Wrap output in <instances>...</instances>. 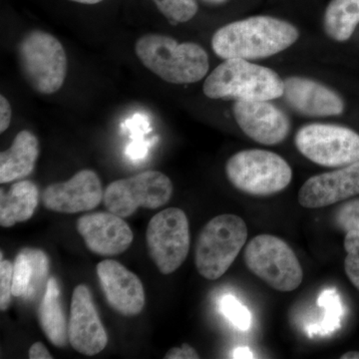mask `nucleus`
Wrapping results in <instances>:
<instances>
[{"label":"nucleus","mask_w":359,"mask_h":359,"mask_svg":"<svg viewBox=\"0 0 359 359\" xmlns=\"http://www.w3.org/2000/svg\"><path fill=\"white\" fill-rule=\"evenodd\" d=\"M297 28L271 16H252L219 28L212 48L219 57L257 60L285 51L299 39Z\"/></svg>","instance_id":"nucleus-1"},{"label":"nucleus","mask_w":359,"mask_h":359,"mask_svg":"<svg viewBox=\"0 0 359 359\" xmlns=\"http://www.w3.org/2000/svg\"><path fill=\"white\" fill-rule=\"evenodd\" d=\"M135 52L146 68L168 83H196L209 71V56L202 46L179 43L167 35H144L137 40Z\"/></svg>","instance_id":"nucleus-2"},{"label":"nucleus","mask_w":359,"mask_h":359,"mask_svg":"<svg viewBox=\"0 0 359 359\" xmlns=\"http://www.w3.org/2000/svg\"><path fill=\"white\" fill-rule=\"evenodd\" d=\"M203 91L211 99L271 101L283 95V80L271 68L241 58L224 59L205 80Z\"/></svg>","instance_id":"nucleus-3"},{"label":"nucleus","mask_w":359,"mask_h":359,"mask_svg":"<svg viewBox=\"0 0 359 359\" xmlns=\"http://www.w3.org/2000/svg\"><path fill=\"white\" fill-rule=\"evenodd\" d=\"M247 238V224L241 217L224 214L210 219L196 243L198 273L207 280H218L237 259Z\"/></svg>","instance_id":"nucleus-4"},{"label":"nucleus","mask_w":359,"mask_h":359,"mask_svg":"<svg viewBox=\"0 0 359 359\" xmlns=\"http://www.w3.org/2000/svg\"><path fill=\"white\" fill-rule=\"evenodd\" d=\"M18 54L21 72L34 91L50 95L61 89L67 76V56L55 36L32 30L20 40Z\"/></svg>","instance_id":"nucleus-5"},{"label":"nucleus","mask_w":359,"mask_h":359,"mask_svg":"<svg viewBox=\"0 0 359 359\" xmlns=\"http://www.w3.org/2000/svg\"><path fill=\"white\" fill-rule=\"evenodd\" d=\"M226 178L241 192L266 197L282 192L292 180V170L282 156L250 149L231 156L226 164Z\"/></svg>","instance_id":"nucleus-6"},{"label":"nucleus","mask_w":359,"mask_h":359,"mask_svg":"<svg viewBox=\"0 0 359 359\" xmlns=\"http://www.w3.org/2000/svg\"><path fill=\"white\" fill-rule=\"evenodd\" d=\"M247 268L278 292L297 290L304 278L302 264L287 243L273 235H259L245 247Z\"/></svg>","instance_id":"nucleus-7"},{"label":"nucleus","mask_w":359,"mask_h":359,"mask_svg":"<svg viewBox=\"0 0 359 359\" xmlns=\"http://www.w3.org/2000/svg\"><path fill=\"white\" fill-rule=\"evenodd\" d=\"M294 144L302 156L320 166L340 168L359 161V134L339 125H304L295 134Z\"/></svg>","instance_id":"nucleus-8"},{"label":"nucleus","mask_w":359,"mask_h":359,"mask_svg":"<svg viewBox=\"0 0 359 359\" xmlns=\"http://www.w3.org/2000/svg\"><path fill=\"white\" fill-rule=\"evenodd\" d=\"M173 183L159 171H145L112 182L104 192L108 211L128 218L138 208L155 210L166 205L173 195Z\"/></svg>","instance_id":"nucleus-9"},{"label":"nucleus","mask_w":359,"mask_h":359,"mask_svg":"<svg viewBox=\"0 0 359 359\" xmlns=\"http://www.w3.org/2000/svg\"><path fill=\"white\" fill-rule=\"evenodd\" d=\"M146 241L149 255L163 275H170L183 264L190 250V226L183 210L168 208L148 224Z\"/></svg>","instance_id":"nucleus-10"},{"label":"nucleus","mask_w":359,"mask_h":359,"mask_svg":"<svg viewBox=\"0 0 359 359\" xmlns=\"http://www.w3.org/2000/svg\"><path fill=\"white\" fill-rule=\"evenodd\" d=\"M68 339L75 351L89 356L100 353L108 344L91 292L85 285H77L73 292Z\"/></svg>","instance_id":"nucleus-11"},{"label":"nucleus","mask_w":359,"mask_h":359,"mask_svg":"<svg viewBox=\"0 0 359 359\" xmlns=\"http://www.w3.org/2000/svg\"><path fill=\"white\" fill-rule=\"evenodd\" d=\"M233 117L242 131L257 143L278 145L289 136V116L269 101H236Z\"/></svg>","instance_id":"nucleus-12"},{"label":"nucleus","mask_w":359,"mask_h":359,"mask_svg":"<svg viewBox=\"0 0 359 359\" xmlns=\"http://www.w3.org/2000/svg\"><path fill=\"white\" fill-rule=\"evenodd\" d=\"M103 196L98 175L92 170H82L68 181L47 187L42 201L44 207L50 211L76 214L95 209Z\"/></svg>","instance_id":"nucleus-13"},{"label":"nucleus","mask_w":359,"mask_h":359,"mask_svg":"<svg viewBox=\"0 0 359 359\" xmlns=\"http://www.w3.org/2000/svg\"><path fill=\"white\" fill-rule=\"evenodd\" d=\"M97 275L108 304L125 316H138L145 306V292L140 278L113 259L97 266Z\"/></svg>","instance_id":"nucleus-14"},{"label":"nucleus","mask_w":359,"mask_h":359,"mask_svg":"<svg viewBox=\"0 0 359 359\" xmlns=\"http://www.w3.org/2000/svg\"><path fill=\"white\" fill-rule=\"evenodd\" d=\"M358 194L359 161L306 180L299 190V203L306 209H320Z\"/></svg>","instance_id":"nucleus-15"},{"label":"nucleus","mask_w":359,"mask_h":359,"mask_svg":"<svg viewBox=\"0 0 359 359\" xmlns=\"http://www.w3.org/2000/svg\"><path fill=\"white\" fill-rule=\"evenodd\" d=\"M123 219L111 212L85 215L77 221V231L94 254L116 256L133 242V231Z\"/></svg>","instance_id":"nucleus-16"},{"label":"nucleus","mask_w":359,"mask_h":359,"mask_svg":"<svg viewBox=\"0 0 359 359\" xmlns=\"http://www.w3.org/2000/svg\"><path fill=\"white\" fill-rule=\"evenodd\" d=\"M283 97L294 112L306 117H332L344 111V100L334 90L311 78H285Z\"/></svg>","instance_id":"nucleus-17"},{"label":"nucleus","mask_w":359,"mask_h":359,"mask_svg":"<svg viewBox=\"0 0 359 359\" xmlns=\"http://www.w3.org/2000/svg\"><path fill=\"white\" fill-rule=\"evenodd\" d=\"M49 259L43 250L26 248L21 250L13 263V294L32 299L47 283Z\"/></svg>","instance_id":"nucleus-18"},{"label":"nucleus","mask_w":359,"mask_h":359,"mask_svg":"<svg viewBox=\"0 0 359 359\" xmlns=\"http://www.w3.org/2000/svg\"><path fill=\"white\" fill-rule=\"evenodd\" d=\"M39 155V139L23 130L16 135L13 145L0 154V183L6 184L29 176Z\"/></svg>","instance_id":"nucleus-19"},{"label":"nucleus","mask_w":359,"mask_h":359,"mask_svg":"<svg viewBox=\"0 0 359 359\" xmlns=\"http://www.w3.org/2000/svg\"><path fill=\"white\" fill-rule=\"evenodd\" d=\"M39 205V188L32 181L22 180L13 184L8 192L1 189L0 224L9 228L32 219Z\"/></svg>","instance_id":"nucleus-20"},{"label":"nucleus","mask_w":359,"mask_h":359,"mask_svg":"<svg viewBox=\"0 0 359 359\" xmlns=\"http://www.w3.org/2000/svg\"><path fill=\"white\" fill-rule=\"evenodd\" d=\"M40 327L43 334L53 346H67L68 323L66 320L61 292L55 278H50L46 283V290L39 309Z\"/></svg>","instance_id":"nucleus-21"},{"label":"nucleus","mask_w":359,"mask_h":359,"mask_svg":"<svg viewBox=\"0 0 359 359\" xmlns=\"http://www.w3.org/2000/svg\"><path fill=\"white\" fill-rule=\"evenodd\" d=\"M359 25V0H332L323 18L328 37L344 42L353 36Z\"/></svg>","instance_id":"nucleus-22"},{"label":"nucleus","mask_w":359,"mask_h":359,"mask_svg":"<svg viewBox=\"0 0 359 359\" xmlns=\"http://www.w3.org/2000/svg\"><path fill=\"white\" fill-rule=\"evenodd\" d=\"M160 13L171 22L184 23L198 13L196 0H153Z\"/></svg>","instance_id":"nucleus-23"},{"label":"nucleus","mask_w":359,"mask_h":359,"mask_svg":"<svg viewBox=\"0 0 359 359\" xmlns=\"http://www.w3.org/2000/svg\"><path fill=\"white\" fill-rule=\"evenodd\" d=\"M344 249L346 252L344 269L347 278L359 290V233L349 231L344 238Z\"/></svg>","instance_id":"nucleus-24"},{"label":"nucleus","mask_w":359,"mask_h":359,"mask_svg":"<svg viewBox=\"0 0 359 359\" xmlns=\"http://www.w3.org/2000/svg\"><path fill=\"white\" fill-rule=\"evenodd\" d=\"M221 309L228 320L242 330H248L252 323V316L247 308L231 295H226L221 302Z\"/></svg>","instance_id":"nucleus-25"},{"label":"nucleus","mask_w":359,"mask_h":359,"mask_svg":"<svg viewBox=\"0 0 359 359\" xmlns=\"http://www.w3.org/2000/svg\"><path fill=\"white\" fill-rule=\"evenodd\" d=\"M334 222L340 230L346 233H359V199L348 201L337 208Z\"/></svg>","instance_id":"nucleus-26"},{"label":"nucleus","mask_w":359,"mask_h":359,"mask_svg":"<svg viewBox=\"0 0 359 359\" xmlns=\"http://www.w3.org/2000/svg\"><path fill=\"white\" fill-rule=\"evenodd\" d=\"M13 264L6 259L0 262V309L6 311L13 299Z\"/></svg>","instance_id":"nucleus-27"},{"label":"nucleus","mask_w":359,"mask_h":359,"mask_svg":"<svg viewBox=\"0 0 359 359\" xmlns=\"http://www.w3.org/2000/svg\"><path fill=\"white\" fill-rule=\"evenodd\" d=\"M166 359H198L200 358L197 353L190 344H183L181 347H173L165 355Z\"/></svg>","instance_id":"nucleus-28"},{"label":"nucleus","mask_w":359,"mask_h":359,"mask_svg":"<svg viewBox=\"0 0 359 359\" xmlns=\"http://www.w3.org/2000/svg\"><path fill=\"white\" fill-rule=\"evenodd\" d=\"M13 111L11 103L4 95L0 96V132L4 133L11 125Z\"/></svg>","instance_id":"nucleus-29"},{"label":"nucleus","mask_w":359,"mask_h":359,"mask_svg":"<svg viewBox=\"0 0 359 359\" xmlns=\"http://www.w3.org/2000/svg\"><path fill=\"white\" fill-rule=\"evenodd\" d=\"M30 359H51L52 355L42 342H35L28 353Z\"/></svg>","instance_id":"nucleus-30"},{"label":"nucleus","mask_w":359,"mask_h":359,"mask_svg":"<svg viewBox=\"0 0 359 359\" xmlns=\"http://www.w3.org/2000/svg\"><path fill=\"white\" fill-rule=\"evenodd\" d=\"M233 358H254L252 356V353H250L249 349L244 348V347H242V348H238L237 351H235V354H233Z\"/></svg>","instance_id":"nucleus-31"},{"label":"nucleus","mask_w":359,"mask_h":359,"mask_svg":"<svg viewBox=\"0 0 359 359\" xmlns=\"http://www.w3.org/2000/svg\"><path fill=\"white\" fill-rule=\"evenodd\" d=\"M341 359H359L358 351H349L341 356Z\"/></svg>","instance_id":"nucleus-32"},{"label":"nucleus","mask_w":359,"mask_h":359,"mask_svg":"<svg viewBox=\"0 0 359 359\" xmlns=\"http://www.w3.org/2000/svg\"><path fill=\"white\" fill-rule=\"evenodd\" d=\"M71 1L77 2V4H90V6H92V4H99V2L103 1V0H71Z\"/></svg>","instance_id":"nucleus-33"},{"label":"nucleus","mask_w":359,"mask_h":359,"mask_svg":"<svg viewBox=\"0 0 359 359\" xmlns=\"http://www.w3.org/2000/svg\"><path fill=\"white\" fill-rule=\"evenodd\" d=\"M205 4H212V6H219V4H223L228 0H203Z\"/></svg>","instance_id":"nucleus-34"}]
</instances>
